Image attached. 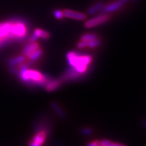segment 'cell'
Here are the masks:
<instances>
[{"label":"cell","mask_w":146,"mask_h":146,"mask_svg":"<svg viewBox=\"0 0 146 146\" xmlns=\"http://www.w3.org/2000/svg\"><path fill=\"white\" fill-rule=\"evenodd\" d=\"M19 76L21 81L29 85H35L39 86H45L50 81L48 76L43 75L39 71L29 70L27 65L21 66L19 71Z\"/></svg>","instance_id":"cell-1"},{"label":"cell","mask_w":146,"mask_h":146,"mask_svg":"<svg viewBox=\"0 0 146 146\" xmlns=\"http://www.w3.org/2000/svg\"><path fill=\"white\" fill-rule=\"evenodd\" d=\"M66 58L70 66L81 74L87 72L89 65L92 62V57L91 56H80L74 52H68Z\"/></svg>","instance_id":"cell-2"},{"label":"cell","mask_w":146,"mask_h":146,"mask_svg":"<svg viewBox=\"0 0 146 146\" xmlns=\"http://www.w3.org/2000/svg\"><path fill=\"white\" fill-rule=\"evenodd\" d=\"M110 18V16L107 14V13H104L96 16V17L91 18L87 22H85V27L88 29L94 28V27L99 26V25L106 23L107 21H109Z\"/></svg>","instance_id":"cell-3"},{"label":"cell","mask_w":146,"mask_h":146,"mask_svg":"<svg viewBox=\"0 0 146 146\" xmlns=\"http://www.w3.org/2000/svg\"><path fill=\"white\" fill-rule=\"evenodd\" d=\"M127 0H117V1L109 3V4L106 5H104L102 10V12H104V13H109V12H112L119 10L127 3Z\"/></svg>","instance_id":"cell-4"},{"label":"cell","mask_w":146,"mask_h":146,"mask_svg":"<svg viewBox=\"0 0 146 146\" xmlns=\"http://www.w3.org/2000/svg\"><path fill=\"white\" fill-rule=\"evenodd\" d=\"M64 17L70 18V19L76 20V21H85L87 16L85 14L82 12H76V11L70 10V9H66L63 10Z\"/></svg>","instance_id":"cell-5"},{"label":"cell","mask_w":146,"mask_h":146,"mask_svg":"<svg viewBox=\"0 0 146 146\" xmlns=\"http://www.w3.org/2000/svg\"><path fill=\"white\" fill-rule=\"evenodd\" d=\"M46 138V133L45 131L38 132L33 138V141L29 143V146H41L45 142Z\"/></svg>","instance_id":"cell-6"},{"label":"cell","mask_w":146,"mask_h":146,"mask_svg":"<svg viewBox=\"0 0 146 146\" xmlns=\"http://www.w3.org/2000/svg\"><path fill=\"white\" fill-rule=\"evenodd\" d=\"M50 33H49L47 31H46L43 30V29H36L34 31L33 34L30 37L29 41L31 42L36 41V40L39 39V38H41V39H47L50 38Z\"/></svg>","instance_id":"cell-7"},{"label":"cell","mask_w":146,"mask_h":146,"mask_svg":"<svg viewBox=\"0 0 146 146\" xmlns=\"http://www.w3.org/2000/svg\"><path fill=\"white\" fill-rule=\"evenodd\" d=\"M39 47V43L36 41L35 42H31L29 41L28 43H27V45H25L24 47L23 54L24 56H26L27 58H28L35 51L37 50Z\"/></svg>","instance_id":"cell-8"},{"label":"cell","mask_w":146,"mask_h":146,"mask_svg":"<svg viewBox=\"0 0 146 146\" xmlns=\"http://www.w3.org/2000/svg\"><path fill=\"white\" fill-rule=\"evenodd\" d=\"M82 74H79L78 72L74 70L72 67L68 69L65 73V74L62 77V81H71V80L78 79V78L81 77Z\"/></svg>","instance_id":"cell-9"},{"label":"cell","mask_w":146,"mask_h":146,"mask_svg":"<svg viewBox=\"0 0 146 146\" xmlns=\"http://www.w3.org/2000/svg\"><path fill=\"white\" fill-rule=\"evenodd\" d=\"M62 82V79H55L53 80V81L50 80L45 85V89L49 92H52V91H54L56 89H57L61 85Z\"/></svg>","instance_id":"cell-10"},{"label":"cell","mask_w":146,"mask_h":146,"mask_svg":"<svg viewBox=\"0 0 146 146\" xmlns=\"http://www.w3.org/2000/svg\"><path fill=\"white\" fill-rule=\"evenodd\" d=\"M104 6V4L103 2H102V1H98V2L96 3L94 5H93L92 6L89 8L88 14H90V15H93V14H96L97 12H99L100 10H102Z\"/></svg>","instance_id":"cell-11"},{"label":"cell","mask_w":146,"mask_h":146,"mask_svg":"<svg viewBox=\"0 0 146 146\" xmlns=\"http://www.w3.org/2000/svg\"><path fill=\"white\" fill-rule=\"evenodd\" d=\"M25 58L24 56H17V57L11 58L8 60V64L9 66H15L16 65L20 64L23 63L24 61H25Z\"/></svg>","instance_id":"cell-12"},{"label":"cell","mask_w":146,"mask_h":146,"mask_svg":"<svg viewBox=\"0 0 146 146\" xmlns=\"http://www.w3.org/2000/svg\"><path fill=\"white\" fill-rule=\"evenodd\" d=\"M51 106H52L53 110H54V112H56L60 118H65L64 112V111L61 109V108L60 107V106L58 105L57 103H56V102H52V103H51Z\"/></svg>","instance_id":"cell-13"},{"label":"cell","mask_w":146,"mask_h":146,"mask_svg":"<svg viewBox=\"0 0 146 146\" xmlns=\"http://www.w3.org/2000/svg\"><path fill=\"white\" fill-rule=\"evenodd\" d=\"M43 54V50H42L41 48H40V47H39L37 50L35 51V52L33 53V54L31 55L30 56H29V59L32 62L36 61V60H39V58L41 57Z\"/></svg>","instance_id":"cell-14"},{"label":"cell","mask_w":146,"mask_h":146,"mask_svg":"<svg viewBox=\"0 0 146 146\" xmlns=\"http://www.w3.org/2000/svg\"><path fill=\"white\" fill-rule=\"evenodd\" d=\"M96 39H98V35L95 33H86L83 35L81 36V40L87 42L93 41V40H95Z\"/></svg>","instance_id":"cell-15"},{"label":"cell","mask_w":146,"mask_h":146,"mask_svg":"<svg viewBox=\"0 0 146 146\" xmlns=\"http://www.w3.org/2000/svg\"><path fill=\"white\" fill-rule=\"evenodd\" d=\"M102 41L99 38L98 39H96L95 40H93V41L87 42V47L91 49L96 48V47H99L100 45H101Z\"/></svg>","instance_id":"cell-16"},{"label":"cell","mask_w":146,"mask_h":146,"mask_svg":"<svg viewBox=\"0 0 146 146\" xmlns=\"http://www.w3.org/2000/svg\"><path fill=\"white\" fill-rule=\"evenodd\" d=\"M100 143L102 145H105V146H126L123 144L121 143H113V142L109 141V140H102V141H100Z\"/></svg>","instance_id":"cell-17"},{"label":"cell","mask_w":146,"mask_h":146,"mask_svg":"<svg viewBox=\"0 0 146 146\" xmlns=\"http://www.w3.org/2000/svg\"><path fill=\"white\" fill-rule=\"evenodd\" d=\"M54 16L56 18V19L60 20L62 19V18L64 17V12L62 10H56L54 11Z\"/></svg>","instance_id":"cell-18"},{"label":"cell","mask_w":146,"mask_h":146,"mask_svg":"<svg viewBox=\"0 0 146 146\" xmlns=\"http://www.w3.org/2000/svg\"><path fill=\"white\" fill-rule=\"evenodd\" d=\"M77 47L79 49H85L87 47V42L85 41H82L81 40V41H79L77 44Z\"/></svg>","instance_id":"cell-19"},{"label":"cell","mask_w":146,"mask_h":146,"mask_svg":"<svg viewBox=\"0 0 146 146\" xmlns=\"http://www.w3.org/2000/svg\"><path fill=\"white\" fill-rule=\"evenodd\" d=\"M81 131L83 135H89L92 133V130L89 128H83V129H81Z\"/></svg>","instance_id":"cell-20"},{"label":"cell","mask_w":146,"mask_h":146,"mask_svg":"<svg viewBox=\"0 0 146 146\" xmlns=\"http://www.w3.org/2000/svg\"><path fill=\"white\" fill-rule=\"evenodd\" d=\"M100 145V141H95L89 143L87 146H99Z\"/></svg>","instance_id":"cell-21"},{"label":"cell","mask_w":146,"mask_h":146,"mask_svg":"<svg viewBox=\"0 0 146 146\" xmlns=\"http://www.w3.org/2000/svg\"><path fill=\"white\" fill-rule=\"evenodd\" d=\"M143 125L146 127V120H145V121L143 122Z\"/></svg>","instance_id":"cell-22"},{"label":"cell","mask_w":146,"mask_h":146,"mask_svg":"<svg viewBox=\"0 0 146 146\" xmlns=\"http://www.w3.org/2000/svg\"><path fill=\"white\" fill-rule=\"evenodd\" d=\"M99 146H105V145H102V144H101V143H100V145Z\"/></svg>","instance_id":"cell-23"},{"label":"cell","mask_w":146,"mask_h":146,"mask_svg":"<svg viewBox=\"0 0 146 146\" xmlns=\"http://www.w3.org/2000/svg\"><path fill=\"white\" fill-rule=\"evenodd\" d=\"M131 1H135V0H131Z\"/></svg>","instance_id":"cell-24"}]
</instances>
